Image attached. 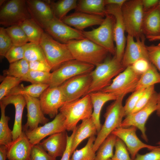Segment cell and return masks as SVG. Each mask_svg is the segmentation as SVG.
Instances as JSON below:
<instances>
[{
	"label": "cell",
	"instance_id": "39",
	"mask_svg": "<svg viewBox=\"0 0 160 160\" xmlns=\"http://www.w3.org/2000/svg\"><path fill=\"white\" fill-rule=\"evenodd\" d=\"M51 75L50 72L29 70L22 80L30 82L31 84H49Z\"/></svg>",
	"mask_w": 160,
	"mask_h": 160
},
{
	"label": "cell",
	"instance_id": "9",
	"mask_svg": "<svg viewBox=\"0 0 160 160\" xmlns=\"http://www.w3.org/2000/svg\"><path fill=\"white\" fill-rule=\"evenodd\" d=\"M31 17L27 7L26 0L6 1L0 10V24L7 27L19 25Z\"/></svg>",
	"mask_w": 160,
	"mask_h": 160
},
{
	"label": "cell",
	"instance_id": "27",
	"mask_svg": "<svg viewBox=\"0 0 160 160\" xmlns=\"http://www.w3.org/2000/svg\"><path fill=\"white\" fill-rule=\"evenodd\" d=\"M98 133L96 126L92 117L83 120L75 128L71 146V154L84 140L95 136Z\"/></svg>",
	"mask_w": 160,
	"mask_h": 160
},
{
	"label": "cell",
	"instance_id": "34",
	"mask_svg": "<svg viewBox=\"0 0 160 160\" xmlns=\"http://www.w3.org/2000/svg\"><path fill=\"white\" fill-rule=\"evenodd\" d=\"M117 138L114 134H110L99 146L94 160H108L111 159Z\"/></svg>",
	"mask_w": 160,
	"mask_h": 160
},
{
	"label": "cell",
	"instance_id": "11",
	"mask_svg": "<svg viewBox=\"0 0 160 160\" xmlns=\"http://www.w3.org/2000/svg\"><path fill=\"white\" fill-rule=\"evenodd\" d=\"M158 95V93L155 92L144 107L126 116L119 127L125 128L131 126L136 127L140 131L142 137L145 141L148 142V139L145 133V124L149 116L156 111Z\"/></svg>",
	"mask_w": 160,
	"mask_h": 160
},
{
	"label": "cell",
	"instance_id": "60",
	"mask_svg": "<svg viewBox=\"0 0 160 160\" xmlns=\"http://www.w3.org/2000/svg\"><path fill=\"white\" fill-rule=\"evenodd\" d=\"M108 160H113L112 159H108Z\"/></svg>",
	"mask_w": 160,
	"mask_h": 160
},
{
	"label": "cell",
	"instance_id": "4",
	"mask_svg": "<svg viewBox=\"0 0 160 160\" xmlns=\"http://www.w3.org/2000/svg\"><path fill=\"white\" fill-rule=\"evenodd\" d=\"M124 95L119 96L107 108L104 115L105 121L98 132L94 143L93 149L96 152L104 140L112 132L119 126L124 117V110L122 105Z\"/></svg>",
	"mask_w": 160,
	"mask_h": 160
},
{
	"label": "cell",
	"instance_id": "22",
	"mask_svg": "<svg viewBox=\"0 0 160 160\" xmlns=\"http://www.w3.org/2000/svg\"><path fill=\"white\" fill-rule=\"evenodd\" d=\"M104 19L103 16L79 12L71 14L65 16L62 20L70 26L81 31L89 27L99 25Z\"/></svg>",
	"mask_w": 160,
	"mask_h": 160
},
{
	"label": "cell",
	"instance_id": "51",
	"mask_svg": "<svg viewBox=\"0 0 160 160\" xmlns=\"http://www.w3.org/2000/svg\"><path fill=\"white\" fill-rule=\"evenodd\" d=\"M75 128L70 136H68L67 143L66 149L60 160H70L71 154V146L75 132Z\"/></svg>",
	"mask_w": 160,
	"mask_h": 160
},
{
	"label": "cell",
	"instance_id": "40",
	"mask_svg": "<svg viewBox=\"0 0 160 160\" xmlns=\"http://www.w3.org/2000/svg\"><path fill=\"white\" fill-rule=\"evenodd\" d=\"M0 84V100L7 96L11 91L20 84L21 79L10 76H4Z\"/></svg>",
	"mask_w": 160,
	"mask_h": 160
},
{
	"label": "cell",
	"instance_id": "35",
	"mask_svg": "<svg viewBox=\"0 0 160 160\" xmlns=\"http://www.w3.org/2000/svg\"><path fill=\"white\" fill-rule=\"evenodd\" d=\"M29 70V62L23 58L10 63L8 68L4 70L3 73L4 76H12L22 80Z\"/></svg>",
	"mask_w": 160,
	"mask_h": 160
},
{
	"label": "cell",
	"instance_id": "54",
	"mask_svg": "<svg viewBox=\"0 0 160 160\" xmlns=\"http://www.w3.org/2000/svg\"><path fill=\"white\" fill-rule=\"evenodd\" d=\"M7 158V146L0 145V160H6Z\"/></svg>",
	"mask_w": 160,
	"mask_h": 160
},
{
	"label": "cell",
	"instance_id": "59",
	"mask_svg": "<svg viewBox=\"0 0 160 160\" xmlns=\"http://www.w3.org/2000/svg\"><path fill=\"white\" fill-rule=\"evenodd\" d=\"M160 8V0H159V2L158 4Z\"/></svg>",
	"mask_w": 160,
	"mask_h": 160
},
{
	"label": "cell",
	"instance_id": "24",
	"mask_svg": "<svg viewBox=\"0 0 160 160\" xmlns=\"http://www.w3.org/2000/svg\"><path fill=\"white\" fill-rule=\"evenodd\" d=\"M66 131L52 135L39 144L52 157H62L67 145L68 135Z\"/></svg>",
	"mask_w": 160,
	"mask_h": 160
},
{
	"label": "cell",
	"instance_id": "30",
	"mask_svg": "<svg viewBox=\"0 0 160 160\" xmlns=\"http://www.w3.org/2000/svg\"><path fill=\"white\" fill-rule=\"evenodd\" d=\"M49 87V85L48 84H31L24 86L23 84H20L13 89L7 96L14 95H27L32 97L38 98L43 92Z\"/></svg>",
	"mask_w": 160,
	"mask_h": 160
},
{
	"label": "cell",
	"instance_id": "58",
	"mask_svg": "<svg viewBox=\"0 0 160 160\" xmlns=\"http://www.w3.org/2000/svg\"><path fill=\"white\" fill-rule=\"evenodd\" d=\"M157 144H158L159 146H160V141L158 142Z\"/></svg>",
	"mask_w": 160,
	"mask_h": 160
},
{
	"label": "cell",
	"instance_id": "44",
	"mask_svg": "<svg viewBox=\"0 0 160 160\" xmlns=\"http://www.w3.org/2000/svg\"><path fill=\"white\" fill-rule=\"evenodd\" d=\"M24 46H17L13 45L8 50L5 57L10 63L24 58Z\"/></svg>",
	"mask_w": 160,
	"mask_h": 160
},
{
	"label": "cell",
	"instance_id": "48",
	"mask_svg": "<svg viewBox=\"0 0 160 160\" xmlns=\"http://www.w3.org/2000/svg\"><path fill=\"white\" fill-rule=\"evenodd\" d=\"M144 154H137L133 160H160V146L155 147Z\"/></svg>",
	"mask_w": 160,
	"mask_h": 160
},
{
	"label": "cell",
	"instance_id": "10",
	"mask_svg": "<svg viewBox=\"0 0 160 160\" xmlns=\"http://www.w3.org/2000/svg\"><path fill=\"white\" fill-rule=\"evenodd\" d=\"M141 75L136 73L131 65L129 66L117 76L109 85L100 91L111 93L117 97L125 96L135 90Z\"/></svg>",
	"mask_w": 160,
	"mask_h": 160
},
{
	"label": "cell",
	"instance_id": "25",
	"mask_svg": "<svg viewBox=\"0 0 160 160\" xmlns=\"http://www.w3.org/2000/svg\"><path fill=\"white\" fill-rule=\"evenodd\" d=\"M141 32L145 36H160V8L158 5L144 12Z\"/></svg>",
	"mask_w": 160,
	"mask_h": 160
},
{
	"label": "cell",
	"instance_id": "46",
	"mask_svg": "<svg viewBox=\"0 0 160 160\" xmlns=\"http://www.w3.org/2000/svg\"><path fill=\"white\" fill-rule=\"evenodd\" d=\"M149 59L160 73V43L157 45L146 46Z\"/></svg>",
	"mask_w": 160,
	"mask_h": 160
},
{
	"label": "cell",
	"instance_id": "32",
	"mask_svg": "<svg viewBox=\"0 0 160 160\" xmlns=\"http://www.w3.org/2000/svg\"><path fill=\"white\" fill-rule=\"evenodd\" d=\"M1 117L0 120V145L8 147L12 141V130L9 128L8 122L10 118L5 115L6 106L0 102Z\"/></svg>",
	"mask_w": 160,
	"mask_h": 160
},
{
	"label": "cell",
	"instance_id": "17",
	"mask_svg": "<svg viewBox=\"0 0 160 160\" xmlns=\"http://www.w3.org/2000/svg\"><path fill=\"white\" fill-rule=\"evenodd\" d=\"M145 40V36L141 38L136 39L135 41L133 37L127 36L126 47L121 61L125 68L140 59L144 58L150 61Z\"/></svg>",
	"mask_w": 160,
	"mask_h": 160
},
{
	"label": "cell",
	"instance_id": "53",
	"mask_svg": "<svg viewBox=\"0 0 160 160\" xmlns=\"http://www.w3.org/2000/svg\"><path fill=\"white\" fill-rule=\"evenodd\" d=\"M126 0H104L105 6L108 5H115L121 7Z\"/></svg>",
	"mask_w": 160,
	"mask_h": 160
},
{
	"label": "cell",
	"instance_id": "42",
	"mask_svg": "<svg viewBox=\"0 0 160 160\" xmlns=\"http://www.w3.org/2000/svg\"><path fill=\"white\" fill-rule=\"evenodd\" d=\"M145 89L135 90L127 99L124 107V117L129 115L135 108Z\"/></svg>",
	"mask_w": 160,
	"mask_h": 160
},
{
	"label": "cell",
	"instance_id": "19",
	"mask_svg": "<svg viewBox=\"0 0 160 160\" xmlns=\"http://www.w3.org/2000/svg\"><path fill=\"white\" fill-rule=\"evenodd\" d=\"M26 102L27 121L23 126V130H33L37 127L39 124L44 125L49 121L43 112L39 98L23 95Z\"/></svg>",
	"mask_w": 160,
	"mask_h": 160
},
{
	"label": "cell",
	"instance_id": "13",
	"mask_svg": "<svg viewBox=\"0 0 160 160\" xmlns=\"http://www.w3.org/2000/svg\"><path fill=\"white\" fill-rule=\"evenodd\" d=\"M91 72L74 76L60 86L66 102L78 99L87 94L92 81Z\"/></svg>",
	"mask_w": 160,
	"mask_h": 160
},
{
	"label": "cell",
	"instance_id": "49",
	"mask_svg": "<svg viewBox=\"0 0 160 160\" xmlns=\"http://www.w3.org/2000/svg\"><path fill=\"white\" fill-rule=\"evenodd\" d=\"M151 63L149 60L141 58L136 60L131 66L136 73L141 75L148 69Z\"/></svg>",
	"mask_w": 160,
	"mask_h": 160
},
{
	"label": "cell",
	"instance_id": "33",
	"mask_svg": "<svg viewBox=\"0 0 160 160\" xmlns=\"http://www.w3.org/2000/svg\"><path fill=\"white\" fill-rule=\"evenodd\" d=\"M157 83H160V73L151 63L148 69L141 75L135 90L146 89Z\"/></svg>",
	"mask_w": 160,
	"mask_h": 160
},
{
	"label": "cell",
	"instance_id": "2",
	"mask_svg": "<svg viewBox=\"0 0 160 160\" xmlns=\"http://www.w3.org/2000/svg\"><path fill=\"white\" fill-rule=\"evenodd\" d=\"M93 110L91 98L88 94L81 98L66 102L59 111L65 118L66 130L73 132L79 121L91 117Z\"/></svg>",
	"mask_w": 160,
	"mask_h": 160
},
{
	"label": "cell",
	"instance_id": "55",
	"mask_svg": "<svg viewBox=\"0 0 160 160\" xmlns=\"http://www.w3.org/2000/svg\"><path fill=\"white\" fill-rule=\"evenodd\" d=\"M157 115L160 117V92L158 93L157 108L156 111Z\"/></svg>",
	"mask_w": 160,
	"mask_h": 160
},
{
	"label": "cell",
	"instance_id": "45",
	"mask_svg": "<svg viewBox=\"0 0 160 160\" xmlns=\"http://www.w3.org/2000/svg\"><path fill=\"white\" fill-rule=\"evenodd\" d=\"M29 160H57L56 158L50 155L38 144L33 145Z\"/></svg>",
	"mask_w": 160,
	"mask_h": 160
},
{
	"label": "cell",
	"instance_id": "36",
	"mask_svg": "<svg viewBox=\"0 0 160 160\" xmlns=\"http://www.w3.org/2000/svg\"><path fill=\"white\" fill-rule=\"evenodd\" d=\"M24 47V59L27 61H40L47 63L44 52L39 44L29 42L25 44Z\"/></svg>",
	"mask_w": 160,
	"mask_h": 160
},
{
	"label": "cell",
	"instance_id": "7",
	"mask_svg": "<svg viewBox=\"0 0 160 160\" xmlns=\"http://www.w3.org/2000/svg\"><path fill=\"white\" fill-rule=\"evenodd\" d=\"M115 18L112 15H105L103 22L96 28L88 31H82L85 38L107 50L114 55L116 47L114 42V27Z\"/></svg>",
	"mask_w": 160,
	"mask_h": 160
},
{
	"label": "cell",
	"instance_id": "8",
	"mask_svg": "<svg viewBox=\"0 0 160 160\" xmlns=\"http://www.w3.org/2000/svg\"><path fill=\"white\" fill-rule=\"evenodd\" d=\"M95 66L74 59L66 61L51 73L49 87L60 86L74 76L91 72L94 69Z\"/></svg>",
	"mask_w": 160,
	"mask_h": 160
},
{
	"label": "cell",
	"instance_id": "57",
	"mask_svg": "<svg viewBox=\"0 0 160 160\" xmlns=\"http://www.w3.org/2000/svg\"><path fill=\"white\" fill-rule=\"evenodd\" d=\"M6 0H0V5L1 6L5 2Z\"/></svg>",
	"mask_w": 160,
	"mask_h": 160
},
{
	"label": "cell",
	"instance_id": "20",
	"mask_svg": "<svg viewBox=\"0 0 160 160\" xmlns=\"http://www.w3.org/2000/svg\"><path fill=\"white\" fill-rule=\"evenodd\" d=\"M26 4L31 18L42 28L54 16L49 0H26Z\"/></svg>",
	"mask_w": 160,
	"mask_h": 160
},
{
	"label": "cell",
	"instance_id": "28",
	"mask_svg": "<svg viewBox=\"0 0 160 160\" xmlns=\"http://www.w3.org/2000/svg\"><path fill=\"white\" fill-rule=\"evenodd\" d=\"M76 12L104 16L106 15L104 0H80Z\"/></svg>",
	"mask_w": 160,
	"mask_h": 160
},
{
	"label": "cell",
	"instance_id": "37",
	"mask_svg": "<svg viewBox=\"0 0 160 160\" xmlns=\"http://www.w3.org/2000/svg\"><path fill=\"white\" fill-rule=\"evenodd\" d=\"M96 138L95 136L89 138L84 147L73 152L70 160H94L96 154L93 147Z\"/></svg>",
	"mask_w": 160,
	"mask_h": 160
},
{
	"label": "cell",
	"instance_id": "56",
	"mask_svg": "<svg viewBox=\"0 0 160 160\" xmlns=\"http://www.w3.org/2000/svg\"><path fill=\"white\" fill-rule=\"evenodd\" d=\"M146 38L151 41L160 40V36H146Z\"/></svg>",
	"mask_w": 160,
	"mask_h": 160
},
{
	"label": "cell",
	"instance_id": "16",
	"mask_svg": "<svg viewBox=\"0 0 160 160\" xmlns=\"http://www.w3.org/2000/svg\"><path fill=\"white\" fill-rule=\"evenodd\" d=\"M65 120V116L60 112L52 121L33 130L23 131L31 143L33 145L38 144L47 136L66 131Z\"/></svg>",
	"mask_w": 160,
	"mask_h": 160
},
{
	"label": "cell",
	"instance_id": "23",
	"mask_svg": "<svg viewBox=\"0 0 160 160\" xmlns=\"http://www.w3.org/2000/svg\"><path fill=\"white\" fill-rule=\"evenodd\" d=\"M0 102L6 106L13 104L15 108V121L13 129L12 141L15 140L22 133V119L24 108L26 105L25 99L22 95H14L7 96L0 100Z\"/></svg>",
	"mask_w": 160,
	"mask_h": 160
},
{
	"label": "cell",
	"instance_id": "43",
	"mask_svg": "<svg viewBox=\"0 0 160 160\" xmlns=\"http://www.w3.org/2000/svg\"><path fill=\"white\" fill-rule=\"evenodd\" d=\"M13 45L12 40L7 33L5 28H0V56L5 57L9 49Z\"/></svg>",
	"mask_w": 160,
	"mask_h": 160
},
{
	"label": "cell",
	"instance_id": "52",
	"mask_svg": "<svg viewBox=\"0 0 160 160\" xmlns=\"http://www.w3.org/2000/svg\"><path fill=\"white\" fill-rule=\"evenodd\" d=\"M144 11L145 12L159 4L158 0H142Z\"/></svg>",
	"mask_w": 160,
	"mask_h": 160
},
{
	"label": "cell",
	"instance_id": "14",
	"mask_svg": "<svg viewBox=\"0 0 160 160\" xmlns=\"http://www.w3.org/2000/svg\"><path fill=\"white\" fill-rule=\"evenodd\" d=\"M41 108L44 115L54 118L60 108L66 102L60 86L47 88L39 97Z\"/></svg>",
	"mask_w": 160,
	"mask_h": 160
},
{
	"label": "cell",
	"instance_id": "50",
	"mask_svg": "<svg viewBox=\"0 0 160 160\" xmlns=\"http://www.w3.org/2000/svg\"><path fill=\"white\" fill-rule=\"evenodd\" d=\"M31 70L50 72L52 68L47 63L40 61L29 62Z\"/></svg>",
	"mask_w": 160,
	"mask_h": 160
},
{
	"label": "cell",
	"instance_id": "5",
	"mask_svg": "<svg viewBox=\"0 0 160 160\" xmlns=\"http://www.w3.org/2000/svg\"><path fill=\"white\" fill-rule=\"evenodd\" d=\"M39 44L48 63L53 71L64 62L74 59L66 44L56 41L45 31Z\"/></svg>",
	"mask_w": 160,
	"mask_h": 160
},
{
	"label": "cell",
	"instance_id": "31",
	"mask_svg": "<svg viewBox=\"0 0 160 160\" xmlns=\"http://www.w3.org/2000/svg\"><path fill=\"white\" fill-rule=\"evenodd\" d=\"M49 1L54 16L60 20L71 10L76 9L78 4L76 0H60L56 2Z\"/></svg>",
	"mask_w": 160,
	"mask_h": 160
},
{
	"label": "cell",
	"instance_id": "26",
	"mask_svg": "<svg viewBox=\"0 0 160 160\" xmlns=\"http://www.w3.org/2000/svg\"><path fill=\"white\" fill-rule=\"evenodd\" d=\"M93 106L92 118L95 123L98 132L102 125L100 123V116L102 107L107 102L115 100L117 97L111 93H105L99 91L89 93Z\"/></svg>",
	"mask_w": 160,
	"mask_h": 160
},
{
	"label": "cell",
	"instance_id": "47",
	"mask_svg": "<svg viewBox=\"0 0 160 160\" xmlns=\"http://www.w3.org/2000/svg\"><path fill=\"white\" fill-rule=\"evenodd\" d=\"M155 92L154 85L146 88L135 108L130 114L135 113L144 107L148 103Z\"/></svg>",
	"mask_w": 160,
	"mask_h": 160
},
{
	"label": "cell",
	"instance_id": "41",
	"mask_svg": "<svg viewBox=\"0 0 160 160\" xmlns=\"http://www.w3.org/2000/svg\"><path fill=\"white\" fill-rule=\"evenodd\" d=\"M115 151L113 160H133L129 156V153L124 142L117 137L115 145Z\"/></svg>",
	"mask_w": 160,
	"mask_h": 160
},
{
	"label": "cell",
	"instance_id": "21",
	"mask_svg": "<svg viewBox=\"0 0 160 160\" xmlns=\"http://www.w3.org/2000/svg\"><path fill=\"white\" fill-rule=\"evenodd\" d=\"M33 145L23 130L20 135L7 147L8 160H29Z\"/></svg>",
	"mask_w": 160,
	"mask_h": 160
},
{
	"label": "cell",
	"instance_id": "29",
	"mask_svg": "<svg viewBox=\"0 0 160 160\" xmlns=\"http://www.w3.org/2000/svg\"><path fill=\"white\" fill-rule=\"evenodd\" d=\"M25 33L30 42L39 44L44 31L31 18L27 19L19 25Z\"/></svg>",
	"mask_w": 160,
	"mask_h": 160
},
{
	"label": "cell",
	"instance_id": "18",
	"mask_svg": "<svg viewBox=\"0 0 160 160\" xmlns=\"http://www.w3.org/2000/svg\"><path fill=\"white\" fill-rule=\"evenodd\" d=\"M137 129L134 126L126 128L119 127L111 133L124 142L133 160L135 158L138 151L141 149L146 148L150 150L155 147L141 141L137 135Z\"/></svg>",
	"mask_w": 160,
	"mask_h": 160
},
{
	"label": "cell",
	"instance_id": "3",
	"mask_svg": "<svg viewBox=\"0 0 160 160\" xmlns=\"http://www.w3.org/2000/svg\"><path fill=\"white\" fill-rule=\"evenodd\" d=\"M91 72L92 81L87 94L100 91L111 84L112 79L125 68L115 55L106 58Z\"/></svg>",
	"mask_w": 160,
	"mask_h": 160
},
{
	"label": "cell",
	"instance_id": "15",
	"mask_svg": "<svg viewBox=\"0 0 160 160\" xmlns=\"http://www.w3.org/2000/svg\"><path fill=\"white\" fill-rule=\"evenodd\" d=\"M121 7L112 4L108 5L105 6L106 15H112L115 18L113 31L114 41L116 45L115 55L120 62L122 59L126 43V38L125 36V29Z\"/></svg>",
	"mask_w": 160,
	"mask_h": 160
},
{
	"label": "cell",
	"instance_id": "1",
	"mask_svg": "<svg viewBox=\"0 0 160 160\" xmlns=\"http://www.w3.org/2000/svg\"><path fill=\"white\" fill-rule=\"evenodd\" d=\"M74 59L96 66L103 61L109 53L104 48L86 38L66 44Z\"/></svg>",
	"mask_w": 160,
	"mask_h": 160
},
{
	"label": "cell",
	"instance_id": "6",
	"mask_svg": "<svg viewBox=\"0 0 160 160\" xmlns=\"http://www.w3.org/2000/svg\"><path fill=\"white\" fill-rule=\"evenodd\" d=\"M125 31L128 35L135 38L143 36L141 26L144 11L142 0H127L121 7Z\"/></svg>",
	"mask_w": 160,
	"mask_h": 160
},
{
	"label": "cell",
	"instance_id": "12",
	"mask_svg": "<svg viewBox=\"0 0 160 160\" xmlns=\"http://www.w3.org/2000/svg\"><path fill=\"white\" fill-rule=\"evenodd\" d=\"M43 28L54 39L62 43L66 44L72 40L85 38L82 31L71 27L55 16Z\"/></svg>",
	"mask_w": 160,
	"mask_h": 160
},
{
	"label": "cell",
	"instance_id": "38",
	"mask_svg": "<svg viewBox=\"0 0 160 160\" xmlns=\"http://www.w3.org/2000/svg\"><path fill=\"white\" fill-rule=\"evenodd\" d=\"M5 30L13 45L23 46L29 42L25 33L19 25L7 27L5 28Z\"/></svg>",
	"mask_w": 160,
	"mask_h": 160
}]
</instances>
